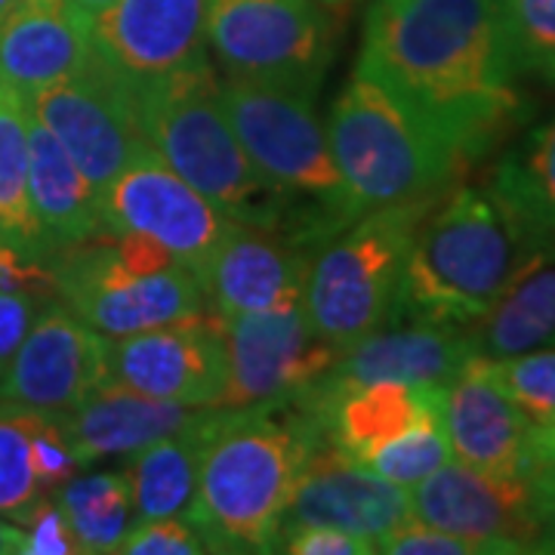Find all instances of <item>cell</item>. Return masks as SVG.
Wrapping results in <instances>:
<instances>
[{"label":"cell","mask_w":555,"mask_h":555,"mask_svg":"<svg viewBox=\"0 0 555 555\" xmlns=\"http://www.w3.org/2000/svg\"><path fill=\"white\" fill-rule=\"evenodd\" d=\"M358 72L426 120L466 167L521 108L496 0H374Z\"/></svg>","instance_id":"6da1fadb"},{"label":"cell","mask_w":555,"mask_h":555,"mask_svg":"<svg viewBox=\"0 0 555 555\" xmlns=\"http://www.w3.org/2000/svg\"><path fill=\"white\" fill-rule=\"evenodd\" d=\"M327 433L297 398L214 408L185 518L210 553H275L291 491Z\"/></svg>","instance_id":"7a4b0ae2"},{"label":"cell","mask_w":555,"mask_h":555,"mask_svg":"<svg viewBox=\"0 0 555 555\" xmlns=\"http://www.w3.org/2000/svg\"><path fill=\"white\" fill-rule=\"evenodd\" d=\"M133 112L145 142L222 214L269 235L294 229V201L244 155L210 60L133 87Z\"/></svg>","instance_id":"3957f363"},{"label":"cell","mask_w":555,"mask_h":555,"mask_svg":"<svg viewBox=\"0 0 555 555\" xmlns=\"http://www.w3.org/2000/svg\"><path fill=\"white\" fill-rule=\"evenodd\" d=\"M531 257L488 189L451 185L416 229L389 324L473 327Z\"/></svg>","instance_id":"277c9868"},{"label":"cell","mask_w":555,"mask_h":555,"mask_svg":"<svg viewBox=\"0 0 555 555\" xmlns=\"http://www.w3.org/2000/svg\"><path fill=\"white\" fill-rule=\"evenodd\" d=\"M327 142L358 217L441 195L466 170L426 120L358 68L331 108Z\"/></svg>","instance_id":"5b68a950"},{"label":"cell","mask_w":555,"mask_h":555,"mask_svg":"<svg viewBox=\"0 0 555 555\" xmlns=\"http://www.w3.org/2000/svg\"><path fill=\"white\" fill-rule=\"evenodd\" d=\"M438 198L441 195L371 210L349 222L339 238L324 241L312 257L302 309L318 334L339 352L389 324L416 229Z\"/></svg>","instance_id":"8992f818"},{"label":"cell","mask_w":555,"mask_h":555,"mask_svg":"<svg viewBox=\"0 0 555 555\" xmlns=\"http://www.w3.org/2000/svg\"><path fill=\"white\" fill-rule=\"evenodd\" d=\"M219 87L229 124L259 177L291 201H309L339 232L356 222L349 189L315 115V96L247 78H225Z\"/></svg>","instance_id":"52a82bcc"},{"label":"cell","mask_w":555,"mask_h":555,"mask_svg":"<svg viewBox=\"0 0 555 555\" xmlns=\"http://www.w3.org/2000/svg\"><path fill=\"white\" fill-rule=\"evenodd\" d=\"M327 10L321 0H207V43L229 78L315 96L334 56Z\"/></svg>","instance_id":"ba28073f"},{"label":"cell","mask_w":555,"mask_h":555,"mask_svg":"<svg viewBox=\"0 0 555 555\" xmlns=\"http://www.w3.org/2000/svg\"><path fill=\"white\" fill-rule=\"evenodd\" d=\"M50 269L56 278V297L105 339L201 315L207 306L192 269L173 262L158 272H130L102 232L60 250L50 259Z\"/></svg>","instance_id":"9c48e42d"},{"label":"cell","mask_w":555,"mask_h":555,"mask_svg":"<svg viewBox=\"0 0 555 555\" xmlns=\"http://www.w3.org/2000/svg\"><path fill=\"white\" fill-rule=\"evenodd\" d=\"M414 518L473 540L488 555L540 553L550 537V503L537 478H503L444 463L411 491Z\"/></svg>","instance_id":"30bf717a"},{"label":"cell","mask_w":555,"mask_h":555,"mask_svg":"<svg viewBox=\"0 0 555 555\" xmlns=\"http://www.w3.org/2000/svg\"><path fill=\"white\" fill-rule=\"evenodd\" d=\"M25 105L60 139L96 195L115 182L139 152L152 149L139 130L130 83L112 72L100 53H93V62L75 78L25 96Z\"/></svg>","instance_id":"8fae6325"},{"label":"cell","mask_w":555,"mask_h":555,"mask_svg":"<svg viewBox=\"0 0 555 555\" xmlns=\"http://www.w3.org/2000/svg\"><path fill=\"white\" fill-rule=\"evenodd\" d=\"M102 232H142L198 275L235 219L189 185L155 149L139 152L100 195Z\"/></svg>","instance_id":"7c38bea8"},{"label":"cell","mask_w":555,"mask_h":555,"mask_svg":"<svg viewBox=\"0 0 555 555\" xmlns=\"http://www.w3.org/2000/svg\"><path fill=\"white\" fill-rule=\"evenodd\" d=\"M105 379L185 408H222L229 386L219 315H192L105 339Z\"/></svg>","instance_id":"4fadbf2b"},{"label":"cell","mask_w":555,"mask_h":555,"mask_svg":"<svg viewBox=\"0 0 555 555\" xmlns=\"http://www.w3.org/2000/svg\"><path fill=\"white\" fill-rule=\"evenodd\" d=\"M222 334L229 358L222 408L297 398L315 386L339 358L337 346L312 327L302 302L222 318Z\"/></svg>","instance_id":"5bb4252c"},{"label":"cell","mask_w":555,"mask_h":555,"mask_svg":"<svg viewBox=\"0 0 555 555\" xmlns=\"http://www.w3.org/2000/svg\"><path fill=\"white\" fill-rule=\"evenodd\" d=\"M473 356H478L473 327L398 321L358 339L352 349L339 352L334 367L318 379L315 386L299 392L297 401L306 404L321 423L331 401H337L343 392L383 383V379L438 389V386H448Z\"/></svg>","instance_id":"9a60e30c"},{"label":"cell","mask_w":555,"mask_h":555,"mask_svg":"<svg viewBox=\"0 0 555 555\" xmlns=\"http://www.w3.org/2000/svg\"><path fill=\"white\" fill-rule=\"evenodd\" d=\"M102 379L105 337L87 327L60 297H50L0 374V401L62 416Z\"/></svg>","instance_id":"2e32d148"},{"label":"cell","mask_w":555,"mask_h":555,"mask_svg":"<svg viewBox=\"0 0 555 555\" xmlns=\"http://www.w3.org/2000/svg\"><path fill=\"white\" fill-rule=\"evenodd\" d=\"M438 416L456 463L503 478L531 473L537 426L503 389L488 356L469 358L444 386Z\"/></svg>","instance_id":"e0dca14e"},{"label":"cell","mask_w":555,"mask_h":555,"mask_svg":"<svg viewBox=\"0 0 555 555\" xmlns=\"http://www.w3.org/2000/svg\"><path fill=\"white\" fill-rule=\"evenodd\" d=\"M90 38L133 90L207 60V0H115L90 16Z\"/></svg>","instance_id":"ac0fdd59"},{"label":"cell","mask_w":555,"mask_h":555,"mask_svg":"<svg viewBox=\"0 0 555 555\" xmlns=\"http://www.w3.org/2000/svg\"><path fill=\"white\" fill-rule=\"evenodd\" d=\"M408 518H414L408 488L371 473L327 441L306 460L281 528L324 525L361 537L377 550Z\"/></svg>","instance_id":"d6986e66"},{"label":"cell","mask_w":555,"mask_h":555,"mask_svg":"<svg viewBox=\"0 0 555 555\" xmlns=\"http://www.w3.org/2000/svg\"><path fill=\"white\" fill-rule=\"evenodd\" d=\"M309 266V247L235 222L198 269V281L217 315H250L299 306Z\"/></svg>","instance_id":"ffe728a7"},{"label":"cell","mask_w":555,"mask_h":555,"mask_svg":"<svg viewBox=\"0 0 555 555\" xmlns=\"http://www.w3.org/2000/svg\"><path fill=\"white\" fill-rule=\"evenodd\" d=\"M90 13L72 0H20L0 22V83L22 100L93 62Z\"/></svg>","instance_id":"44dd1931"},{"label":"cell","mask_w":555,"mask_h":555,"mask_svg":"<svg viewBox=\"0 0 555 555\" xmlns=\"http://www.w3.org/2000/svg\"><path fill=\"white\" fill-rule=\"evenodd\" d=\"M204 411L207 408L160 401L115 379H102L60 416V426L78 466H90L102 456L137 454L160 438L177 436L195 426Z\"/></svg>","instance_id":"7402d4cb"},{"label":"cell","mask_w":555,"mask_h":555,"mask_svg":"<svg viewBox=\"0 0 555 555\" xmlns=\"http://www.w3.org/2000/svg\"><path fill=\"white\" fill-rule=\"evenodd\" d=\"M28 192L50 259L102 232L100 195L62 142L25 105Z\"/></svg>","instance_id":"603a6c76"},{"label":"cell","mask_w":555,"mask_h":555,"mask_svg":"<svg viewBox=\"0 0 555 555\" xmlns=\"http://www.w3.org/2000/svg\"><path fill=\"white\" fill-rule=\"evenodd\" d=\"M473 337L488 358L555 346V244L540 247L518 266L488 315L473 324Z\"/></svg>","instance_id":"cb8c5ba5"},{"label":"cell","mask_w":555,"mask_h":555,"mask_svg":"<svg viewBox=\"0 0 555 555\" xmlns=\"http://www.w3.org/2000/svg\"><path fill=\"white\" fill-rule=\"evenodd\" d=\"M444 386H408L396 379H383L371 386H358L352 392H343L324 411L321 423L327 441L346 456L361 460L374 448L408 433L426 414L441 408Z\"/></svg>","instance_id":"d4e9b609"},{"label":"cell","mask_w":555,"mask_h":555,"mask_svg":"<svg viewBox=\"0 0 555 555\" xmlns=\"http://www.w3.org/2000/svg\"><path fill=\"white\" fill-rule=\"evenodd\" d=\"M488 192L528 254L555 244V115L500 158Z\"/></svg>","instance_id":"484cf974"},{"label":"cell","mask_w":555,"mask_h":555,"mask_svg":"<svg viewBox=\"0 0 555 555\" xmlns=\"http://www.w3.org/2000/svg\"><path fill=\"white\" fill-rule=\"evenodd\" d=\"M210 414H214V408H207L195 426L182 429L177 436L160 438L155 444L130 454L124 476L130 481L137 521L189 513L195 485H198L201 448H204V433H207Z\"/></svg>","instance_id":"4316f807"},{"label":"cell","mask_w":555,"mask_h":555,"mask_svg":"<svg viewBox=\"0 0 555 555\" xmlns=\"http://www.w3.org/2000/svg\"><path fill=\"white\" fill-rule=\"evenodd\" d=\"M0 244L22 257L50 262L28 192V133L25 100L0 83Z\"/></svg>","instance_id":"83f0119b"},{"label":"cell","mask_w":555,"mask_h":555,"mask_svg":"<svg viewBox=\"0 0 555 555\" xmlns=\"http://www.w3.org/2000/svg\"><path fill=\"white\" fill-rule=\"evenodd\" d=\"M62 516L78 540L80 553H118L133 528V494L124 473H90L68 478L53 491Z\"/></svg>","instance_id":"f1b7e54d"},{"label":"cell","mask_w":555,"mask_h":555,"mask_svg":"<svg viewBox=\"0 0 555 555\" xmlns=\"http://www.w3.org/2000/svg\"><path fill=\"white\" fill-rule=\"evenodd\" d=\"M38 411L0 401V516L22 525L43 494L35 463H31V438L43 423Z\"/></svg>","instance_id":"f546056e"},{"label":"cell","mask_w":555,"mask_h":555,"mask_svg":"<svg viewBox=\"0 0 555 555\" xmlns=\"http://www.w3.org/2000/svg\"><path fill=\"white\" fill-rule=\"evenodd\" d=\"M496 10L516 75L555 87V0H496Z\"/></svg>","instance_id":"4dcf8cb0"},{"label":"cell","mask_w":555,"mask_h":555,"mask_svg":"<svg viewBox=\"0 0 555 555\" xmlns=\"http://www.w3.org/2000/svg\"><path fill=\"white\" fill-rule=\"evenodd\" d=\"M438 411L423 416L408 433H401L392 441L374 448L371 454H364L358 463L367 466L377 476L396 481L401 488H414L416 481L433 476L436 469H441L451 460V444H448V436L441 429Z\"/></svg>","instance_id":"1f68e13d"},{"label":"cell","mask_w":555,"mask_h":555,"mask_svg":"<svg viewBox=\"0 0 555 555\" xmlns=\"http://www.w3.org/2000/svg\"><path fill=\"white\" fill-rule=\"evenodd\" d=\"M503 389L534 426L555 423V346L509 358H491Z\"/></svg>","instance_id":"d6a6232c"},{"label":"cell","mask_w":555,"mask_h":555,"mask_svg":"<svg viewBox=\"0 0 555 555\" xmlns=\"http://www.w3.org/2000/svg\"><path fill=\"white\" fill-rule=\"evenodd\" d=\"M118 553L124 555H204L210 553L207 540L185 516L149 518L130 528Z\"/></svg>","instance_id":"836d02e7"},{"label":"cell","mask_w":555,"mask_h":555,"mask_svg":"<svg viewBox=\"0 0 555 555\" xmlns=\"http://www.w3.org/2000/svg\"><path fill=\"white\" fill-rule=\"evenodd\" d=\"M377 553L389 555H488L478 543L463 537L448 534L441 528H433L420 518H408L401 528L386 537L377 546Z\"/></svg>","instance_id":"e575fe53"},{"label":"cell","mask_w":555,"mask_h":555,"mask_svg":"<svg viewBox=\"0 0 555 555\" xmlns=\"http://www.w3.org/2000/svg\"><path fill=\"white\" fill-rule=\"evenodd\" d=\"M275 553L291 555H374V543L337 531V528H324V525H291L281 528L278 534Z\"/></svg>","instance_id":"d590c367"},{"label":"cell","mask_w":555,"mask_h":555,"mask_svg":"<svg viewBox=\"0 0 555 555\" xmlns=\"http://www.w3.org/2000/svg\"><path fill=\"white\" fill-rule=\"evenodd\" d=\"M31 463H35V476H38L43 494H53L62 481H68L72 473L78 469V460L62 436L60 416H43V423L31 438Z\"/></svg>","instance_id":"8d00e7d4"},{"label":"cell","mask_w":555,"mask_h":555,"mask_svg":"<svg viewBox=\"0 0 555 555\" xmlns=\"http://www.w3.org/2000/svg\"><path fill=\"white\" fill-rule=\"evenodd\" d=\"M28 525L25 531V543H22V555H78L80 546L68 521L62 516L60 503L40 496L35 509L22 521Z\"/></svg>","instance_id":"74e56055"},{"label":"cell","mask_w":555,"mask_h":555,"mask_svg":"<svg viewBox=\"0 0 555 555\" xmlns=\"http://www.w3.org/2000/svg\"><path fill=\"white\" fill-rule=\"evenodd\" d=\"M50 297L38 294H20V291H0V374L13 361L20 343L28 334L31 321L40 312V306Z\"/></svg>","instance_id":"f35d334b"},{"label":"cell","mask_w":555,"mask_h":555,"mask_svg":"<svg viewBox=\"0 0 555 555\" xmlns=\"http://www.w3.org/2000/svg\"><path fill=\"white\" fill-rule=\"evenodd\" d=\"M0 291L56 297V278H53L50 262L22 257L20 250L0 244Z\"/></svg>","instance_id":"ab89813d"},{"label":"cell","mask_w":555,"mask_h":555,"mask_svg":"<svg viewBox=\"0 0 555 555\" xmlns=\"http://www.w3.org/2000/svg\"><path fill=\"white\" fill-rule=\"evenodd\" d=\"M25 531L16 521H3L0 518V555H22Z\"/></svg>","instance_id":"60d3db41"},{"label":"cell","mask_w":555,"mask_h":555,"mask_svg":"<svg viewBox=\"0 0 555 555\" xmlns=\"http://www.w3.org/2000/svg\"><path fill=\"white\" fill-rule=\"evenodd\" d=\"M534 448L540 456H550V460H555V423L553 426H537Z\"/></svg>","instance_id":"b9f144b4"},{"label":"cell","mask_w":555,"mask_h":555,"mask_svg":"<svg viewBox=\"0 0 555 555\" xmlns=\"http://www.w3.org/2000/svg\"><path fill=\"white\" fill-rule=\"evenodd\" d=\"M72 3H78L83 13L96 16V13H102V10H105V7H112L115 0H72Z\"/></svg>","instance_id":"7bdbcfd3"},{"label":"cell","mask_w":555,"mask_h":555,"mask_svg":"<svg viewBox=\"0 0 555 555\" xmlns=\"http://www.w3.org/2000/svg\"><path fill=\"white\" fill-rule=\"evenodd\" d=\"M16 3H20V0H0V22L10 16V10H13Z\"/></svg>","instance_id":"ee69618b"},{"label":"cell","mask_w":555,"mask_h":555,"mask_svg":"<svg viewBox=\"0 0 555 555\" xmlns=\"http://www.w3.org/2000/svg\"><path fill=\"white\" fill-rule=\"evenodd\" d=\"M321 3H327V7H337V3H349V0H321Z\"/></svg>","instance_id":"f6af8a7d"}]
</instances>
